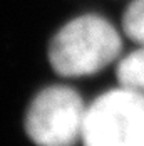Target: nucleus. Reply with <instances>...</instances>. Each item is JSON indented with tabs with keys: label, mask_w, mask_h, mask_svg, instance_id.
<instances>
[{
	"label": "nucleus",
	"mask_w": 144,
	"mask_h": 146,
	"mask_svg": "<svg viewBox=\"0 0 144 146\" xmlns=\"http://www.w3.org/2000/svg\"><path fill=\"white\" fill-rule=\"evenodd\" d=\"M116 76L121 88L144 94V45L121 59L116 69Z\"/></svg>",
	"instance_id": "4"
},
{
	"label": "nucleus",
	"mask_w": 144,
	"mask_h": 146,
	"mask_svg": "<svg viewBox=\"0 0 144 146\" xmlns=\"http://www.w3.org/2000/svg\"><path fill=\"white\" fill-rule=\"evenodd\" d=\"M84 146H144V94L126 88L101 94L86 111Z\"/></svg>",
	"instance_id": "2"
},
{
	"label": "nucleus",
	"mask_w": 144,
	"mask_h": 146,
	"mask_svg": "<svg viewBox=\"0 0 144 146\" xmlns=\"http://www.w3.org/2000/svg\"><path fill=\"white\" fill-rule=\"evenodd\" d=\"M87 108L82 98L67 86L40 91L25 114V133L37 146H75L82 138Z\"/></svg>",
	"instance_id": "3"
},
{
	"label": "nucleus",
	"mask_w": 144,
	"mask_h": 146,
	"mask_svg": "<svg viewBox=\"0 0 144 146\" xmlns=\"http://www.w3.org/2000/svg\"><path fill=\"white\" fill-rule=\"evenodd\" d=\"M122 30L132 42L144 45V0H134L122 15Z\"/></svg>",
	"instance_id": "5"
},
{
	"label": "nucleus",
	"mask_w": 144,
	"mask_h": 146,
	"mask_svg": "<svg viewBox=\"0 0 144 146\" xmlns=\"http://www.w3.org/2000/svg\"><path fill=\"white\" fill-rule=\"evenodd\" d=\"M116 27L101 15L87 14L67 22L49 45V62L64 77H81L102 71L121 54Z\"/></svg>",
	"instance_id": "1"
}]
</instances>
